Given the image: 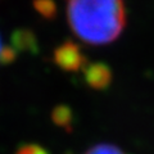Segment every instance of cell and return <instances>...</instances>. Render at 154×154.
I'll return each mask as SVG.
<instances>
[{
	"label": "cell",
	"mask_w": 154,
	"mask_h": 154,
	"mask_svg": "<svg viewBox=\"0 0 154 154\" xmlns=\"http://www.w3.org/2000/svg\"><path fill=\"white\" fill-rule=\"evenodd\" d=\"M51 119L57 126L64 128L66 131L69 132L72 130V125H73V112L68 105H57L51 112Z\"/></svg>",
	"instance_id": "obj_5"
},
{
	"label": "cell",
	"mask_w": 154,
	"mask_h": 154,
	"mask_svg": "<svg viewBox=\"0 0 154 154\" xmlns=\"http://www.w3.org/2000/svg\"><path fill=\"white\" fill-rule=\"evenodd\" d=\"M54 62L60 69L66 72H77L84 69L88 60L80 46L72 41H66L54 51Z\"/></svg>",
	"instance_id": "obj_2"
},
{
	"label": "cell",
	"mask_w": 154,
	"mask_h": 154,
	"mask_svg": "<svg viewBox=\"0 0 154 154\" xmlns=\"http://www.w3.org/2000/svg\"><path fill=\"white\" fill-rule=\"evenodd\" d=\"M3 49H4V46H3V44H2V38H0V54H2Z\"/></svg>",
	"instance_id": "obj_9"
},
{
	"label": "cell",
	"mask_w": 154,
	"mask_h": 154,
	"mask_svg": "<svg viewBox=\"0 0 154 154\" xmlns=\"http://www.w3.org/2000/svg\"><path fill=\"white\" fill-rule=\"evenodd\" d=\"M67 18L75 35L93 45L112 42L126 25L123 0H68Z\"/></svg>",
	"instance_id": "obj_1"
},
{
	"label": "cell",
	"mask_w": 154,
	"mask_h": 154,
	"mask_svg": "<svg viewBox=\"0 0 154 154\" xmlns=\"http://www.w3.org/2000/svg\"><path fill=\"white\" fill-rule=\"evenodd\" d=\"M35 8L38 13H41V16L46 18H53L57 13V7L53 0H36Z\"/></svg>",
	"instance_id": "obj_6"
},
{
	"label": "cell",
	"mask_w": 154,
	"mask_h": 154,
	"mask_svg": "<svg viewBox=\"0 0 154 154\" xmlns=\"http://www.w3.org/2000/svg\"><path fill=\"white\" fill-rule=\"evenodd\" d=\"M16 154H50L44 146L38 144H23L18 149Z\"/></svg>",
	"instance_id": "obj_8"
},
{
	"label": "cell",
	"mask_w": 154,
	"mask_h": 154,
	"mask_svg": "<svg viewBox=\"0 0 154 154\" xmlns=\"http://www.w3.org/2000/svg\"><path fill=\"white\" fill-rule=\"evenodd\" d=\"M85 81L94 90H105L112 84L113 73L109 67L103 62L86 64L84 68Z\"/></svg>",
	"instance_id": "obj_3"
},
{
	"label": "cell",
	"mask_w": 154,
	"mask_h": 154,
	"mask_svg": "<svg viewBox=\"0 0 154 154\" xmlns=\"http://www.w3.org/2000/svg\"><path fill=\"white\" fill-rule=\"evenodd\" d=\"M84 154H126L121 149L112 144H98V145L91 146L88 152Z\"/></svg>",
	"instance_id": "obj_7"
},
{
	"label": "cell",
	"mask_w": 154,
	"mask_h": 154,
	"mask_svg": "<svg viewBox=\"0 0 154 154\" xmlns=\"http://www.w3.org/2000/svg\"><path fill=\"white\" fill-rule=\"evenodd\" d=\"M12 46L18 51H37V42L31 31L19 30L12 36Z\"/></svg>",
	"instance_id": "obj_4"
}]
</instances>
